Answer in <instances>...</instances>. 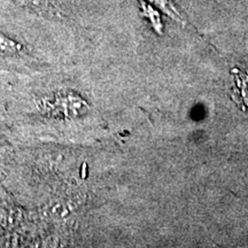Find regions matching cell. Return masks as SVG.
<instances>
[{
	"label": "cell",
	"instance_id": "3957f363",
	"mask_svg": "<svg viewBox=\"0 0 248 248\" xmlns=\"http://www.w3.org/2000/svg\"><path fill=\"white\" fill-rule=\"evenodd\" d=\"M23 51V46L18 44L16 40L0 33V57L9 58L15 57Z\"/></svg>",
	"mask_w": 248,
	"mask_h": 248
},
{
	"label": "cell",
	"instance_id": "277c9868",
	"mask_svg": "<svg viewBox=\"0 0 248 248\" xmlns=\"http://www.w3.org/2000/svg\"><path fill=\"white\" fill-rule=\"evenodd\" d=\"M148 1H151L152 4H154L155 6H157V7L162 9L164 13H167L169 16L175 18L176 21L182 22L181 15H179L177 9L175 8V6H173L169 0H148Z\"/></svg>",
	"mask_w": 248,
	"mask_h": 248
},
{
	"label": "cell",
	"instance_id": "6da1fadb",
	"mask_svg": "<svg viewBox=\"0 0 248 248\" xmlns=\"http://www.w3.org/2000/svg\"><path fill=\"white\" fill-rule=\"evenodd\" d=\"M44 109L53 116L78 117L86 113L89 107L88 104L78 95L68 93V94L57 95L53 101L46 102Z\"/></svg>",
	"mask_w": 248,
	"mask_h": 248
},
{
	"label": "cell",
	"instance_id": "7a4b0ae2",
	"mask_svg": "<svg viewBox=\"0 0 248 248\" xmlns=\"http://www.w3.org/2000/svg\"><path fill=\"white\" fill-rule=\"evenodd\" d=\"M233 85L231 89V98L244 111L248 113V71L234 68L232 70Z\"/></svg>",
	"mask_w": 248,
	"mask_h": 248
}]
</instances>
